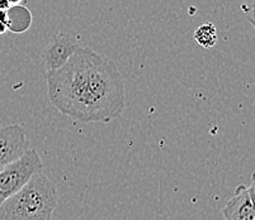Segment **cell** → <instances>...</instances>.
Masks as SVG:
<instances>
[{
  "label": "cell",
  "mask_w": 255,
  "mask_h": 220,
  "mask_svg": "<svg viewBox=\"0 0 255 220\" xmlns=\"http://www.w3.org/2000/svg\"><path fill=\"white\" fill-rule=\"evenodd\" d=\"M28 140L19 124L0 127V170L25 153Z\"/></svg>",
  "instance_id": "277c9868"
},
{
  "label": "cell",
  "mask_w": 255,
  "mask_h": 220,
  "mask_svg": "<svg viewBox=\"0 0 255 220\" xmlns=\"http://www.w3.org/2000/svg\"><path fill=\"white\" fill-rule=\"evenodd\" d=\"M79 47L80 46L75 37L66 33H57L43 51L42 60L46 71L57 70L64 66Z\"/></svg>",
  "instance_id": "8992f818"
},
{
  "label": "cell",
  "mask_w": 255,
  "mask_h": 220,
  "mask_svg": "<svg viewBox=\"0 0 255 220\" xmlns=\"http://www.w3.org/2000/svg\"><path fill=\"white\" fill-rule=\"evenodd\" d=\"M6 13V27L11 33H23L31 27L32 13L22 4L9 6Z\"/></svg>",
  "instance_id": "52a82bcc"
},
{
  "label": "cell",
  "mask_w": 255,
  "mask_h": 220,
  "mask_svg": "<svg viewBox=\"0 0 255 220\" xmlns=\"http://www.w3.org/2000/svg\"><path fill=\"white\" fill-rule=\"evenodd\" d=\"M196 42L203 48H211L217 43V31L215 24L211 22L202 23L193 34Z\"/></svg>",
  "instance_id": "ba28073f"
},
{
  "label": "cell",
  "mask_w": 255,
  "mask_h": 220,
  "mask_svg": "<svg viewBox=\"0 0 255 220\" xmlns=\"http://www.w3.org/2000/svg\"><path fill=\"white\" fill-rule=\"evenodd\" d=\"M22 3V0H9V4L11 5H17V4H20Z\"/></svg>",
  "instance_id": "8fae6325"
},
{
  "label": "cell",
  "mask_w": 255,
  "mask_h": 220,
  "mask_svg": "<svg viewBox=\"0 0 255 220\" xmlns=\"http://www.w3.org/2000/svg\"><path fill=\"white\" fill-rule=\"evenodd\" d=\"M47 95L62 115L79 122L111 123L125 110V82L107 57L79 47L62 67L46 71Z\"/></svg>",
  "instance_id": "6da1fadb"
},
{
  "label": "cell",
  "mask_w": 255,
  "mask_h": 220,
  "mask_svg": "<svg viewBox=\"0 0 255 220\" xmlns=\"http://www.w3.org/2000/svg\"><path fill=\"white\" fill-rule=\"evenodd\" d=\"M57 201L56 186L41 171L0 204V220H51Z\"/></svg>",
  "instance_id": "7a4b0ae2"
},
{
  "label": "cell",
  "mask_w": 255,
  "mask_h": 220,
  "mask_svg": "<svg viewBox=\"0 0 255 220\" xmlns=\"http://www.w3.org/2000/svg\"><path fill=\"white\" fill-rule=\"evenodd\" d=\"M254 177L249 186L240 184L222 210L225 220H255Z\"/></svg>",
  "instance_id": "5b68a950"
},
{
  "label": "cell",
  "mask_w": 255,
  "mask_h": 220,
  "mask_svg": "<svg viewBox=\"0 0 255 220\" xmlns=\"http://www.w3.org/2000/svg\"><path fill=\"white\" fill-rule=\"evenodd\" d=\"M9 6H10L9 0H0V9H1V10H6Z\"/></svg>",
  "instance_id": "30bf717a"
},
{
  "label": "cell",
  "mask_w": 255,
  "mask_h": 220,
  "mask_svg": "<svg viewBox=\"0 0 255 220\" xmlns=\"http://www.w3.org/2000/svg\"><path fill=\"white\" fill-rule=\"evenodd\" d=\"M43 168L42 159L33 148L0 170V204L14 195L27 182Z\"/></svg>",
  "instance_id": "3957f363"
},
{
  "label": "cell",
  "mask_w": 255,
  "mask_h": 220,
  "mask_svg": "<svg viewBox=\"0 0 255 220\" xmlns=\"http://www.w3.org/2000/svg\"><path fill=\"white\" fill-rule=\"evenodd\" d=\"M6 31H8V27H6V13L5 10L0 9V34H4Z\"/></svg>",
  "instance_id": "9c48e42d"
}]
</instances>
